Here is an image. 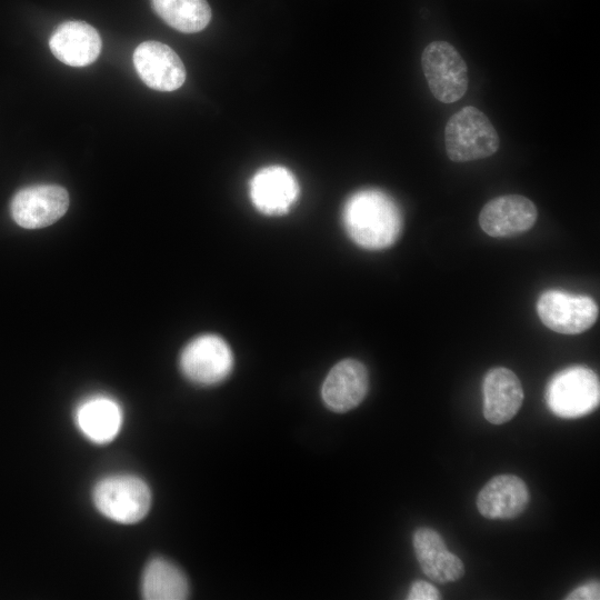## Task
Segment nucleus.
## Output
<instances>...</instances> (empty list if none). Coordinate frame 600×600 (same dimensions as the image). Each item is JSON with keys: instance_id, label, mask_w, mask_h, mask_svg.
Segmentation results:
<instances>
[{"instance_id": "9b49d317", "label": "nucleus", "mask_w": 600, "mask_h": 600, "mask_svg": "<svg viewBox=\"0 0 600 600\" xmlns=\"http://www.w3.org/2000/svg\"><path fill=\"white\" fill-rule=\"evenodd\" d=\"M249 189L253 206L267 216L287 213L299 197L296 177L282 166L258 170L250 180Z\"/></svg>"}, {"instance_id": "39448f33", "label": "nucleus", "mask_w": 600, "mask_h": 600, "mask_svg": "<svg viewBox=\"0 0 600 600\" xmlns=\"http://www.w3.org/2000/svg\"><path fill=\"white\" fill-rule=\"evenodd\" d=\"M421 67L432 96L443 103L460 100L468 90V67L449 42L436 40L422 51Z\"/></svg>"}, {"instance_id": "7ed1b4c3", "label": "nucleus", "mask_w": 600, "mask_h": 600, "mask_svg": "<svg viewBox=\"0 0 600 600\" xmlns=\"http://www.w3.org/2000/svg\"><path fill=\"white\" fill-rule=\"evenodd\" d=\"M546 401L557 417L574 419L587 416L599 406V378L588 367H568L550 379Z\"/></svg>"}, {"instance_id": "dca6fc26", "label": "nucleus", "mask_w": 600, "mask_h": 600, "mask_svg": "<svg viewBox=\"0 0 600 600\" xmlns=\"http://www.w3.org/2000/svg\"><path fill=\"white\" fill-rule=\"evenodd\" d=\"M122 421L120 404L103 394L84 399L74 410V422L79 431L89 441L98 444L112 441L120 432Z\"/></svg>"}, {"instance_id": "2eb2a0df", "label": "nucleus", "mask_w": 600, "mask_h": 600, "mask_svg": "<svg viewBox=\"0 0 600 600\" xmlns=\"http://www.w3.org/2000/svg\"><path fill=\"white\" fill-rule=\"evenodd\" d=\"M413 549L423 573L438 583L460 579L464 573L461 559L448 550L439 532L431 528H419L413 533Z\"/></svg>"}, {"instance_id": "4468645a", "label": "nucleus", "mask_w": 600, "mask_h": 600, "mask_svg": "<svg viewBox=\"0 0 600 600\" xmlns=\"http://www.w3.org/2000/svg\"><path fill=\"white\" fill-rule=\"evenodd\" d=\"M98 31L87 22L66 21L49 39V48L61 62L71 67H86L97 60L101 51Z\"/></svg>"}, {"instance_id": "20e7f679", "label": "nucleus", "mask_w": 600, "mask_h": 600, "mask_svg": "<svg viewBox=\"0 0 600 600\" xmlns=\"http://www.w3.org/2000/svg\"><path fill=\"white\" fill-rule=\"evenodd\" d=\"M98 511L106 518L123 524L140 521L151 506L148 484L133 474H112L99 480L92 493Z\"/></svg>"}, {"instance_id": "f03ea898", "label": "nucleus", "mask_w": 600, "mask_h": 600, "mask_svg": "<svg viewBox=\"0 0 600 600\" xmlns=\"http://www.w3.org/2000/svg\"><path fill=\"white\" fill-rule=\"evenodd\" d=\"M500 146L499 134L478 108L466 106L453 113L444 127V148L453 162L486 159Z\"/></svg>"}, {"instance_id": "f3484780", "label": "nucleus", "mask_w": 600, "mask_h": 600, "mask_svg": "<svg viewBox=\"0 0 600 600\" xmlns=\"http://www.w3.org/2000/svg\"><path fill=\"white\" fill-rule=\"evenodd\" d=\"M529 492L522 479L514 474H499L480 490L477 508L488 519H511L527 507Z\"/></svg>"}, {"instance_id": "423d86ee", "label": "nucleus", "mask_w": 600, "mask_h": 600, "mask_svg": "<svg viewBox=\"0 0 600 600\" xmlns=\"http://www.w3.org/2000/svg\"><path fill=\"white\" fill-rule=\"evenodd\" d=\"M537 313L550 330L561 334H579L596 323L599 309L588 296L547 290L537 301Z\"/></svg>"}, {"instance_id": "f8f14e48", "label": "nucleus", "mask_w": 600, "mask_h": 600, "mask_svg": "<svg viewBox=\"0 0 600 600\" xmlns=\"http://www.w3.org/2000/svg\"><path fill=\"white\" fill-rule=\"evenodd\" d=\"M369 388L368 370L356 359H344L332 367L327 374L321 396L332 411L347 412L359 406Z\"/></svg>"}, {"instance_id": "412c9836", "label": "nucleus", "mask_w": 600, "mask_h": 600, "mask_svg": "<svg viewBox=\"0 0 600 600\" xmlns=\"http://www.w3.org/2000/svg\"><path fill=\"white\" fill-rule=\"evenodd\" d=\"M567 600H598L600 599V587L598 581H590L573 589Z\"/></svg>"}, {"instance_id": "0eeeda50", "label": "nucleus", "mask_w": 600, "mask_h": 600, "mask_svg": "<svg viewBox=\"0 0 600 600\" xmlns=\"http://www.w3.org/2000/svg\"><path fill=\"white\" fill-rule=\"evenodd\" d=\"M233 367V354L219 336L202 334L191 340L180 356L182 373L192 382L211 386L224 380Z\"/></svg>"}, {"instance_id": "a211bd4d", "label": "nucleus", "mask_w": 600, "mask_h": 600, "mask_svg": "<svg viewBox=\"0 0 600 600\" xmlns=\"http://www.w3.org/2000/svg\"><path fill=\"white\" fill-rule=\"evenodd\" d=\"M141 594L147 600H182L189 594L188 579L171 561L154 558L143 570Z\"/></svg>"}, {"instance_id": "aec40b11", "label": "nucleus", "mask_w": 600, "mask_h": 600, "mask_svg": "<svg viewBox=\"0 0 600 600\" xmlns=\"http://www.w3.org/2000/svg\"><path fill=\"white\" fill-rule=\"evenodd\" d=\"M440 598L439 590L423 580L414 581L407 596L409 600H438Z\"/></svg>"}, {"instance_id": "6ab92c4d", "label": "nucleus", "mask_w": 600, "mask_h": 600, "mask_svg": "<svg viewBox=\"0 0 600 600\" xmlns=\"http://www.w3.org/2000/svg\"><path fill=\"white\" fill-rule=\"evenodd\" d=\"M156 13L173 29L193 33L203 30L211 20L207 0H151Z\"/></svg>"}, {"instance_id": "1a4fd4ad", "label": "nucleus", "mask_w": 600, "mask_h": 600, "mask_svg": "<svg viewBox=\"0 0 600 600\" xmlns=\"http://www.w3.org/2000/svg\"><path fill=\"white\" fill-rule=\"evenodd\" d=\"M537 217V207L530 199L521 194H503L482 207L479 224L490 237L508 238L531 229Z\"/></svg>"}, {"instance_id": "ddd939ff", "label": "nucleus", "mask_w": 600, "mask_h": 600, "mask_svg": "<svg viewBox=\"0 0 600 600\" xmlns=\"http://www.w3.org/2000/svg\"><path fill=\"white\" fill-rule=\"evenodd\" d=\"M483 416L492 424L511 420L523 402V389L517 374L504 367L490 369L483 379Z\"/></svg>"}, {"instance_id": "9d476101", "label": "nucleus", "mask_w": 600, "mask_h": 600, "mask_svg": "<svg viewBox=\"0 0 600 600\" xmlns=\"http://www.w3.org/2000/svg\"><path fill=\"white\" fill-rule=\"evenodd\" d=\"M133 64L140 79L151 89L173 91L186 80L179 56L159 41H144L133 52Z\"/></svg>"}, {"instance_id": "6e6552de", "label": "nucleus", "mask_w": 600, "mask_h": 600, "mask_svg": "<svg viewBox=\"0 0 600 600\" xmlns=\"http://www.w3.org/2000/svg\"><path fill=\"white\" fill-rule=\"evenodd\" d=\"M68 191L56 184H37L19 190L11 200L14 222L24 229H40L59 220L68 210Z\"/></svg>"}, {"instance_id": "f257e3e1", "label": "nucleus", "mask_w": 600, "mask_h": 600, "mask_svg": "<svg viewBox=\"0 0 600 600\" xmlns=\"http://www.w3.org/2000/svg\"><path fill=\"white\" fill-rule=\"evenodd\" d=\"M346 232L359 247L382 250L392 246L402 230V216L396 201L378 189H363L344 203Z\"/></svg>"}]
</instances>
